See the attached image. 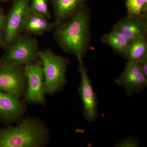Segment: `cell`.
Wrapping results in <instances>:
<instances>
[{
	"label": "cell",
	"mask_w": 147,
	"mask_h": 147,
	"mask_svg": "<svg viewBox=\"0 0 147 147\" xmlns=\"http://www.w3.org/2000/svg\"><path fill=\"white\" fill-rule=\"evenodd\" d=\"M27 110V104L21 97L0 91V121L4 124L18 123L24 117Z\"/></svg>",
	"instance_id": "obj_9"
},
{
	"label": "cell",
	"mask_w": 147,
	"mask_h": 147,
	"mask_svg": "<svg viewBox=\"0 0 147 147\" xmlns=\"http://www.w3.org/2000/svg\"><path fill=\"white\" fill-rule=\"evenodd\" d=\"M26 86L25 66L0 63L1 91L23 97Z\"/></svg>",
	"instance_id": "obj_7"
},
{
	"label": "cell",
	"mask_w": 147,
	"mask_h": 147,
	"mask_svg": "<svg viewBox=\"0 0 147 147\" xmlns=\"http://www.w3.org/2000/svg\"><path fill=\"white\" fill-rule=\"evenodd\" d=\"M6 14H5L4 11L2 8L0 2V34L2 30L5 22Z\"/></svg>",
	"instance_id": "obj_20"
},
{
	"label": "cell",
	"mask_w": 147,
	"mask_h": 147,
	"mask_svg": "<svg viewBox=\"0 0 147 147\" xmlns=\"http://www.w3.org/2000/svg\"><path fill=\"white\" fill-rule=\"evenodd\" d=\"M147 58V37L141 38L129 42L125 59L137 63Z\"/></svg>",
	"instance_id": "obj_15"
},
{
	"label": "cell",
	"mask_w": 147,
	"mask_h": 147,
	"mask_svg": "<svg viewBox=\"0 0 147 147\" xmlns=\"http://www.w3.org/2000/svg\"><path fill=\"white\" fill-rule=\"evenodd\" d=\"M27 79L26 91L22 100L26 104L44 106L46 103L44 91V76L40 59L25 66Z\"/></svg>",
	"instance_id": "obj_6"
},
{
	"label": "cell",
	"mask_w": 147,
	"mask_h": 147,
	"mask_svg": "<svg viewBox=\"0 0 147 147\" xmlns=\"http://www.w3.org/2000/svg\"><path fill=\"white\" fill-rule=\"evenodd\" d=\"M113 28L120 31L130 42L141 38L147 37V18L143 15H127Z\"/></svg>",
	"instance_id": "obj_11"
},
{
	"label": "cell",
	"mask_w": 147,
	"mask_h": 147,
	"mask_svg": "<svg viewBox=\"0 0 147 147\" xmlns=\"http://www.w3.org/2000/svg\"><path fill=\"white\" fill-rule=\"evenodd\" d=\"M91 15L85 4L69 21L53 30V36L64 52L83 59L89 50L91 41Z\"/></svg>",
	"instance_id": "obj_1"
},
{
	"label": "cell",
	"mask_w": 147,
	"mask_h": 147,
	"mask_svg": "<svg viewBox=\"0 0 147 147\" xmlns=\"http://www.w3.org/2000/svg\"><path fill=\"white\" fill-rule=\"evenodd\" d=\"M1 62V59H0V63Z\"/></svg>",
	"instance_id": "obj_23"
},
{
	"label": "cell",
	"mask_w": 147,
	"mask_h": 147,
	"mask_svg": "<svg viewBox=\"0 0 147 147\" xmlns=\"http://www.w3.org/2000/svg\"><path fill=\"white\" fill-rule=\"evenodd\" d=\"M78 60L79 71L81 76L78 91L83 103V116L86 120L92 122L96 120L98 116V101L84 62L82 59H78Z\"/></svg>",
	"instance_id": "obj_8"
},
{
	"label": "cell",
	"mask_w": 147,
	"mask_h": 147,
	"mask_svg": "<svg viewBox=\"0 0 147 147\" xmlns=\"http://www.w3.org/2000/svg\"><path fill=\"white\" fill-rule=\"evenodd\" d=\"M125 6L127 15H143L147 18V8L144 0H125Z\"/></svg>",
	"instance_id": "obj_16"
},
{
	"label": "cell",
	"mask_w": 147,
	"mask_h": 147,
	"mask_svg": "<svg viewBox=\"0 0 147 147\" xmlns=\"http://www.w3.org/2000/svg\"><path fill=\"white\" fill-rule=\"evenodd\" d=\"M136 63L139 66L145 76L147 77V58Z\"/></svg>",
	"instance_id": "obj_19"
},
{
	"label": "cell",
	"mask_w": 147,
	"mask_h": 147,
	"mask_svg": "<svg viewBox=\"0 0 147 147\" xmlns=\"http://www.w3.org/2000/svg\"><path fill=\"white\" fill-rule=\"evenodd\" d=\"M49 20L41 15L29 11L23 27V32L32 35H42L46 32L55 29V23Z\"/></svg>",
	"instance_id": "obj_13"
},
{
	"label": "cell",
	"mask_w": 147,
	"mask_h": 147,
	"mask_svg": "<svg viewBox=\"0 0 147 147\" xmlns=\"http://www.w3.org/2000/svg\"><path fill=\"white\" fill-rule=\"evenodd\" d=\"M0 58L3 63L27 66L39 59V44L36 38L23 32L7 48Z\"/></svg>",
	"instance_id": "obj_4"
},
{
	"label": "cell",
	"mask_w": 147,
	"mask_h": 147,
	"mask_svg": "<svg viewBox=\"0 0 147 147\" xmlns=\"http://www.w3.org/2000/svg\"><path fill=\"white\" fill-rule=\"evenodd\" d=\"M50 139L49 129L37 118L24 117L16 126L0 127V147H43Z\"/></svg>",
	"instance_id": "obj_2"
},
{
	"label": "cell",
	"mask_w": 147,
	"mask_h": 147,
	"mask_svg": "<svg viewBox=\"0 0 147 147\" xmlns=\"http://www.w3.org/2000/svg\"><path fill=\"white\" fill-rule=\"evenodd\" d=\"M39 57L44 76V93L53 95L63 90L66 84V73L70 59L56 55L48 48L40 50Z\"/></svg>",
	"instance_id": "obj_3"
},
{
	"label": "cell",
	"mask_w": 147,
	"mask_h": 147,
	"mask_svg": "<svg viewBox=\"0 0 147 147\" xmlns=\"http://www.w3.org/2000/svg\"><path fill=\"white\" fill-rule=\"evenodd\" d=\"M29 11L41 15L48 20L52 17L47 0H30Z\"/></svg>",
	"instance_id": "obj_17"
},
{
	"label": "cell",
	"mask_w": 147,
	"mask_h": 147,
	"mask_svg": "<svg viewBox=\"0 0 147 147\" xmlns=\"http://www.w3.org/2000/svg\"><path fill=\"white\" fill-rule=\"evenodd\" d=\"M101 40L116 54L125 59L129 42L120 31L113 28L110 32L102 36Z\"/></svg>",
	"instance_id": "obj_14"
},
{
	"label": "cell",
	"mask_w": 147,
	"mask_h": 147,
	"mask_svg": "<svg viewBox=\"0 0 147 147\" xmlns=\"http://www.w3.org/2000/svg\"><path fill=\"white\" fill-rule=\"evenodd\" d=\"M0 47L3 48V49H4L3 44L2 41L1 39V37H0Z\"/></svg>",
	"instance_id": "obj_21"
},
{
	"label": "cell",
	"mask_w": 147,
	"mask_h": 147,
	"mask_svg": "<svg viewBox=\"0 0 147 147\" xmlns=\"http://www.w3.org/2000/svg\"><path fill=\"white\" fill-rule=\"evenodd\" d=\"M88 0H50L55 15V28L65 24L82 9Z\"/></svg>",
	"instance_id": "obj_12"
},
{
	"label": "cell",
	"mask_w": 147,
	"mask_h": 147,
	"mask_svg": "<svg viewBox=\"0 0 147 147\" xmlns=\"http://www.w3.org/2000/svg\"><path fill=\"white\" fill-rule=\"evenodd\" d=\"M115 83L123 86L127 94L131 96L146 88L147 77L137 63L127 61L123 71L116 79Z\"/></svg>",
	"instance_id": "obj_10"
},
{
	"label": "cell",
	"mask_w": 147,
	"mask_h": 147,
	"mask_svg": "<svg viewBox=\"0 0 147 147\" xmlns=\"http://www.w3.org/2000/svg\"><path fill=\"white\" fill-rule=\"evenodd\" d=\"M30 0H14L8 13L0 37L5 50L23 32L24 23L29 11Z\"/></svg>",
	"instance_id": "obj_5"
},
{
	"label": "cell",
	"mask_w": 147,
	"mask_h": 147,
	"mask_svg": "<svg viewBox=\"0 0 147 147\" xmlns=\"http://www.w3.org/2000/svg\"><path fill=\"white\" fill-rule=\"evenodd\" d=\"M13 1H14V0H0V2H3L9 1L13 2Z\"/></svg>",
	"instance_id": "obj_22"
},
{
	"label": "cell",
	"mask_w": 147,
	"mask_h": 147,
	"mask_svg": "<svg viewBox=\"0 0 147 147\" xmlns=\"http://www.w3.org/2000/svg\"><path fill=\"white\" fill-rule=\"evenodd\" d=\"M139 146L138 141L132 137H128L120 140L116 142L115 145V147H137Z\"/></svg>",
	"instance_id": "obj_18"
}]
</instances>
